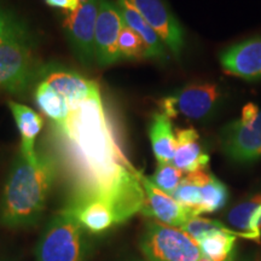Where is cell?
I'll list each match as a JSON object with an SVG mask.
<instances>
[{"label": "cell", "instance_id": "obj_1", "mask_svg": "<svg viewBox=\"0 0 261 261\" xmlns=\"http://www.w3.org/2000/svg\"><path fill=\"white\" fill-rule=\"evenodd\" d=\"M71 182L69 200L100 197L109 201L126 223L142 212L145 192L140 172L122 151L102 93L71 107L63 125H52Z\"/></svg>", "mask_w": 261, "mask_h": 261}, {"label": "cell", "instance_id": "obj_2", "mask_svg": "<svg viewBox=\"0 0 261 261\" xmlns=\"http://www.w3.org/2000/svg\"><path fill=\"white\" fill-rule=\"evenodd\" d=\"M58 173L52 156L18 150L0 192V225L11 230L37 226L44 217Z\"/></svg>", "mask_w": 261, "mask_h": 261}, {"label": "cell", "instance_id": "obj_3", "mask_svg": "<svg viewBox=\"0 0 261 261\" xmlns=\"http://www.w3.org/2000/svg\"><path fill=\"white\" fill-rule=\"evenodd\" d=\"M92 234L65 208L48 219L35 246V261H90Z\"/></svg>", "mask_w": 261, "mask_h": 261}, {"label": "cell", "instance_id": "obj_4", "mask_svg": "<svg viewBox=\"0 0 261 261\" xmlns=\"http://www.w3.org/2000/svg\"><path fill=\"white\" fill-rule=\"evenodd\" d=\"M34 47V38L0 42V93L23 96L34 87L40 70Z\"/></svg>", "mask_w": 261, "mask_h": 261}, {"label": "cell", "instance_id": "obj_5", "mask_svg": "<svg viewBox=\"0 0 261 261\" xmlns=\"http://www.w3.org/2000/svg\"><path fill=\"white\" fill-rule=\"evenodd\" d=\"M143 256L148 261H198L200 246L180 227L149 220L139 241Z\"/></svg>", "mask_w": 261, "mask_h": 261}, {"label": "cell", "instance_id": "obj_6", "mask_svg": "<svg viewBox=\"0 0 261 261\" xmlns=\"http://www.w3.org/2000/svg\"><path fill=\"white\" fill-rule=\"evenodd\" d=\"M221 90L214 83L190 84L160 99L161 113L169 119L185 117L200 121L210 117L219 106Z\"/></svg>", "mask_w": 261, "mask_h": 261}, {"label": "cell", "instance_id": "obj_7", "mask_svg": "<svg viewBox=\"0 0 261 261\" xmlns=\"http://www.w3.org/2000/svg\"><path fill=\"white\" fill-rule=\"evenodd\" d=\"M99 10V0H80L73 12H65L63 29L74 56L84 65L96 62L94 33Z\"/></svg>", "mask_w": 261, "mask_h": 261}, {"label": "cell", "instance_id": "obj_8", "mask_svg": "<svg viewBox=\"0 0 261 261\" xmlns=\"http://www.w3.org/2000/svg\"><path fill=\"white\" fill-rule=\"evenodd\" d=\"M221 150L231 161L246 163L261 158V110L253 121L236 120L219 133Z\"/></svg>", "mask_w": 261, "mask_h": 261}, {"label": "cell", "instance_id": "obj_9", "mask_svg": "<svg viewBox=\"0 0 261 261\" xmlns=\"http://www.w3.org/2000/svg\"><path fill=\"white\" fill-rule=\"evenodd\" d=\"M125 22L116 3L99 0L94 33V57L99 67H109L120 61L117 42Z\"/></svg>", "mask_w": 261, "mask_h": 261}, {"label": "cell", "instance_id": "obj_10", "mask_svg": "<svg viewBox=\"0 0 261 261\" xmlns=\"http://www.w3.org/2000/svg\"><path fill=\"white\" fill-rule=\"evenodd\" d=\"M127 2L142 15L150 27L158 33L173 56H180L185 44L184 31L165 2L163 0H127Z\"/></svg>", "mask_w": 261, "mask_h": 261}, {"label": "cell", "instance_id": "obj_11", "mask_svg": "<svg viewBox=\"0 0 261 261\" xmlns=\"http://www.w3.org/2000/svg\"><path fill=\"white\" fill-rule=\"evenodd\" d=\"M65 210L77 220L90 234H102L121 224L115 207L100 197H86L68 200Z\"/></svg>", "mask_w": 261, "mask_h": 261}, {"label": "cell", "instance_id": "obj_12", "mask_svg": "<svg viewBox=\"0 0 261 261\" xmlns=\"http://www.w3.org/2000/svg\"><path fill=\"white\" fill-rule=\"evenodd\" d=\"M38 80L46 81L52 89L68 100L70 107L100 93L99 85L96 81L87 79L77 71L61 65L47 64L40 67Z\"/></svg>", "mask_w": 261, "mask_h": 261}, {"label": "cell", "instance_id": "obj_13", "mask_svg": "<svg viewBox=\"0 0 261 261\" xmlns=\"http://www.w3.org/2000/svg\"><path fill=\"white\" fill-rule=\"evenodd\" d=\"M140 181L145 192L144 205L140 212L143 215L174 227H181L192 217L187 208L182 207L173 196L156 188L142 172Z\"/></svg>", "mask_w": 261, "mask_h": 261}, {"label": "cell", "instance_id": "obj_14", "mask_svg": "<svg viewBox=\"0 0 261 261\" xmlns=\"http://www.w3.org/2000/svg\"><path fill=\"white\" fill-rule=\"evenodd\" d=\"M220 64L226 73L244 80L261 77V38H252L220 54Z\"/></svg>", "mask_w": 261, "mask_h": 261}, {"label": "cell", "instance_id": "obj_15", "mask_svg": "<svg viewBox=\"0 0 261 261\" xmlns=\"http://www.w3.org/2000/svg\"><path fill=\"white\" fill-rule=\"evenodd\" d=\"M177 148L172 163L181 172L194 173L204 171L210 163V155L205 154L200 143V136L194 127L175 130Z\"/></svg>", "mask_w": 261, "mask_h": 261}, {"label": "cell", "instance_id": "obj_16", "mask_svg": "<svg viewBox=\"0 0 261 261\" xmlns=\"http://www.w3.org/2000/svg\"><path fill=\"white\" fill-rule=\"evenodd\" d=\"M116 5L125 24L133 32H136L140 39L144 41L146 50H148V58L158 61L167 60L168 48L163 44L158 33L150 27L148 22L142 17V15L127 0H117Z\"/></svg>", "mask_w": 261, "mask_h": 261}, {"label": "cell", "instance_id": "obj_17", "mask_svg": "<svg viewBox=\"0 0 261 261\" xmlns=\"http://www.w3.org/2000/svg\"><path fill=\"white\" fill-rule=\"evenodd\" d=\"M8 107L21 136V144L18 150L24 155L35 154L37 152L35 142L44 127V119L40 114L24 104L9 100Z\"/></svg>", "mask_w": 261, "mask_h": 261}, {"label": "cell", "instance_id": "obj_18", "mask_svg": "<svg viewBox=\"0 0 261 261\" xmlns=\"http://www.w3.org/2000/svg\"><path fill=\"white\" fill-rule=\"evenodd\" d=\"M149 138L158 163H172L177 148L172 119L161 112L152 114L149 123Z\"/></svg>", "mask_w": 261, "mask_h": 261}, {"label": "cell", "instance_id": "obj_19", "mask_svg": "<svg viewBox=\"0 0 261 261\" xmlns=\"http://www.w3.org/2000/svg\"><path fill=\"white\" fill-rule=\"evenodd\" d=\"M33 96L38 109L50 120L51 125L61 126L67 121L71 112L70 104L46 81H37V86L33 87Z\"/></svg>", "mask_w": 261, "mask_h": 261}, {"label": "cell", "instance_id": "obj_20", "mask_svg": "<svg viewBox=\"0 0 261 261\" xmlns=\"http://www.w3.org/2000/svg\"><path fill=\"white\" fill-rule=\"evenodd\" d=\"M243 237L238 231H218L198 242L202 255L212 261H234L236 237Z\"/></svg>", "mask_w": 261, "mask_h": 261}, {"label": "cell", "instance_id": "obj_21", "mask_svg": "<svg viewBox=\"0 0 261 261\" xmlns=\"http://www.w3.org/2000/svg\"><path fill=\"white\" fill-rule=\"evenodd\" d=\"M207 171H198L189 173L184 175L179 187L177 188L173 197L180 203L182 207L192 214V217H200V210L202 203L201 197V182L203 180Z\"/></svg>", "mask_w": 261, "mask_h": 261}, {"label": "cell", "instance_id": "obj_22", "mask_svg": "<svg viewBox=\"0 0 261 261\" xmlns=\"http://www.w3.org/2000/svg\"><path fill=\"white\" fill-rule=\"evenodd\" d=\"M201 197L202 203L200 215L204 213H214L226 204L228 191L219 179L207 172L201 182Z\"/></svg>", "mask_w": 261, "mask_h": 261}, {"label": "cell", "instance_id": "obj_23", "mask_svg": "<svg viewBox=\"0 0 261 261\" xmlns=\"http://www.w3.org/2000/svg\"><path fill=\"white\" fill-rule=\"evenodd\" d=\"M33 37L27 22L16 14L15 10L0 0V42L12 39H31Z\"/></svg>", "mask_w": 261, "mask_h": 261}, {"label": "cell", "instance_id": "obj_24", "mask_svg": "<svg viewBox=\"0 0 261 261\" xmlns=\"http://www.w3.org/2000/svg\"><path fill=\"white\" fill-rule=\"evenodd\" d=\"M261 205V195H256L244 201L242 203L234 205L228 212L227 221L231 226H233L238 232L243 233V238L248 240V232H249V224L254 212Z\"/></svg>", "mask_w": 261, "mask_h": 261}, {"label": "cell", "instance_id": "obj_25", "mask_svg": "<svg viewBox=\"0 0 261 261\" xmlns=\"http://www.w3.org/2000/svg\"><path fill=\"white\" fill-rule=\"evenodd\" d=\"M117 50H119L120 60H142L148 58V50L144 41L136 32H133L129 27L123 25L120 33L119 42H117Z\"/></svg>", "mask_w": 261, "mask_h": 261}, {"label": "cell", "instance_id": "obj_26", "mask_svg": "<svg viewBox=\"0 0 261 261\" xmlns=\"http://www.w3.org/2000/svg\"><path fill=\"white\" fill-rule=\"evenodd\" d=\"M184 178V172L175 167L173 163H158L156 171L149 177L152 184L166 194L173 196Z\"/></svg>", "mask_w": 261, "mask_h": 261}, {"label": "cell", "instance_id": "obj_27", "mask_svg": "<svg viewBox=\"0 0 261 261\" xmlns=\"http://www.w3.org/2000/svg\"><path fill=\"white\" fill-rule=\"evenodd\" d=\"M182 231H185L189 236L194 238L196 242H201L204 237L210 234L218 232V231H230L231 228L218 220L207 219V218L200 217H191L187 223L180 227Z\"/></svg>", "mask_w": 261, "mask_h": 261}, {"label": "cell", "instance_id": "obj_28", "mask_svg": "<svg viewBox=\"0 0 261 261\" xmlns=\"http://www.w3.org/2000/svg\"><path fill=\"white\" fill-rule=\"evenodd\" d=\"M261 238V205L254 212L249 224V232H248V240L259 242Z\"/></svg>", "mask_w": 261, "mask_h": 261}, {"label": "cell", "instance_id": "obj_29", "mask_svg": "<svg viewBox=\"0 0 261 261\" xmlns=\"http://www.w3.org/2000/svg\"><path fill=\"white\" fill-rule=\"evenodd\" d=\"M50 8L64 10L65 12H73L79 6L80 0H44Z\"/></svg>", "mask_w": 261, "mask_h": 261}, {"label": "cell", "instance_id": "obj_30", "mask_svg": "<svg viewBox=\"0 0 261 261\" xmlns=\"http://www.w3.org/2000/svg\"><path fill=\"white\" fill-rule=\"evenodd\" d=\"M259 112H260V109H259V108H257L256 104H254V103L247 104V106L243 108L242 116H241L240 120H242L243 122L253 121V120L257 116V114H259Z\"/></svg>", "mask_w": 261, "mask_h": 261}, {"label": "cell", "instance_id": "obj_31", "mask_svg": "<svg viewBox=\"0 0 261 261\" xmlns=\"http://www.w3.org/2000/svg\"><path fill=\"white\" fill-rule=\"evenodd\" d=\"M242 261H261V255H252L243 257Z\"/></svg>", "mask_w": 261, "mask_h": 261}, {"label": "cell", "instance_id": "obj_32", "mask_svg": "<svg viewBox=\"0 0 261 261\" xmlns=\"http://www.w3.org/2000/svg\"><path fill=\"white\" fill-rule=\"evenodd\" d=\"M0 261H17L15 259V257H11V256H0Z\"/></svg>", "mask_w": 261, "mask_h": 261}, {"label": "cell", "instance_id": "obj_33", "mask_svg": "<svg viewBox=\"0 0 261 261\" xmlns=\"http://www.w3.org/2000/svg\"><path fill=\"white\" fill-rule=\"evenodd\" d=\"M126 261H148V260H145V259H140V257H130V259L126 260Z\"/></svg>", "mask_w": 261, "mask_h": 261}, {"label": "cell", "instance_id": "obj_34", "mask_svg": "<svg viewBox=\"0 0 261 261\" xmlns=\"http://www.w3.org/2000/svg\"><path fill=\"white\" fill-rule=\"evenodd\" d=\"M198 261H212V260H210V259H208V257H205V256L202 255Z\"/></svg>", "mask_w": 261, "mask_h": 261}]
</instances>
